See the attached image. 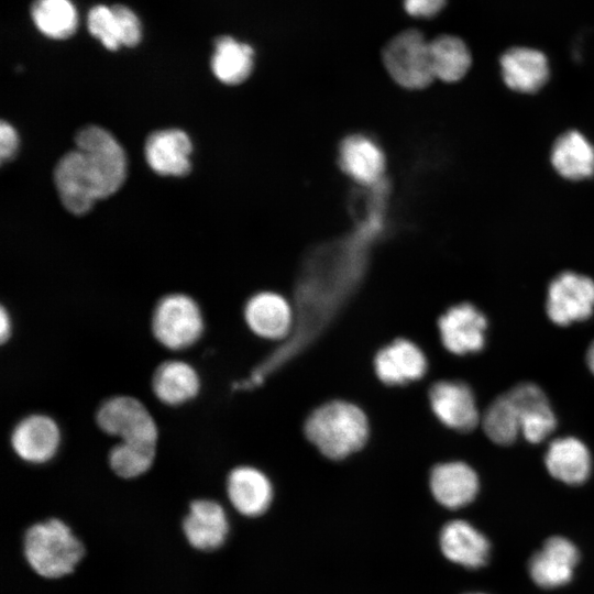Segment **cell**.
<instances>
[{
	"mask_svg": "<svg viewBox=\"0 0 594 594\" xmlns=\"http://www.w3.org/2000/svg\"><path fill=\"white\" fill-rule=\"evenodd\" d=\"M339 163L344 173L362 185H377L385 170V156L369 136L350 135L340 146Z\"/></svg>",
	"mask_w": 594,
	"mask_h": 594,
	"instance_id": "cell-22",
	"label": "cell"
},
{
	"mask_svg": "<svg viewBox=\"0 0 594 594\" xmlns=\"http://www.w3.org/2000/svg\"><path fill=\"white\" fill-rule=\"evenodd\" d=\"M248 328L265 340H282L288 336L294 323L289 301L274 292H260L249 298L243 309Z\"/></svg>",
	"mask_w": 594,
	"mask_h": 594,
	"instance_id": "cell-11",
	"label": "cell"
},
{
	"mask_svg": "<svg viewBox=\"0 0 594 594\" xmlns=\"http://www.w3.org/2000/svg\"><path fill=\"white\" fill-rule=\"evenodd\" d=\"M383 62L392 78L408 89H421L435 79L429 42L418 30L394 36L383 51Z\"/></svg>",
	"mask_w": 594,
	"mask_h": 594,
	"instance_id": "cell-6",
	"label": "cell"
},
{
	"mask_svg": "<svg viewBox=\"0 0 594 594\" xmlns=\"http://www.w3.org/2000/svg\"><path fill=\"white\" fill-rule=\"evenodd\" d=\"M443 346L453 354L479 352L485 343L487 320L472 304L450 307L438 321Z\"/></svg>",
	"mask_w": 594,
	"mask_h": 594,
	"instance_id": "cell-9",
	"label": "cell"
},
{
	"mask_svg": "<svg viewBox=\"0 0 594 594\" xmlns=\"http://www.w3.org/2000/svg\"><path fill=\"white\" fill-rule=\"evenodd\" d=\"M193 151L188 135L178 129L151 133L144 153L148 166L163 176H185L190 170Z\"/></svg>",
	"mask_w": 594,
	"mask_h": 594,
	"instance_id": "cell-17",
	"label": "cell"
},
{
	"mask_svg": "<svg viewBox=\"0 0 594 594\" xmlns=\"http://www.w3.org/2000/svg\"><path fill=\"white\" fill-rule=\"evenodd\" d=\"M23 552L35 573L46 579H58L74 571L85 548L64 521L51 518L26 530Z\"/></svg>",
	"mask_w": 594,
	"mask_h": 594,
	"instance_id": "cell-3",
	"label": "cell"
},
{
	"mask_svg": "<svg viewBox=\"0 0 594 594\" xmlns=\"http://www.w3.org/2000/svg\"><path fill=\"white\" fill-rule=\"evenodd\" d=\"M586 362L588 365V369L594 374V341L590 345L587 353H586Z\"/></svg>",
	"mask_w": 594,
	"mask_h": 594,
	"instance_id": "cell-35",
	"label": "cell"
},
{
	"mask_svg": "<svg viewBox=\"0 0 594 594\" xmlns=\"http://www.w3.org/2000/svg\"><path fill=\"white\" fill-rule=\"evenodd\" d=\"M444 4L446 0H404L406 12L416 18H432Z\"/></svg>",
	"mask_w": 594,
	"mask_h": 594,
	"instance_id": "cell-32",
	"label": "cell"
},
{
	"mask_svg": "<svg viewBox=\"0 0 594 594\" xmlns=\"http://www.w3.org/2000/svg\"><path fill=\"white\" fill-rule=\"evenodd\" d=\"M546 309L559 326L590 318L594 309V280L573 272L561 273L548 287Z\"/></svg>",
	"mask_w": 594,
	"mask_h": 594,
	"instance_id": "cell-7",
	"label": "cell"
},
{
	"mask_svg": "<svg viewBox=\"0 0 594 594\" xmlns=\"http://www.w3.org/2000/svg\"><path fill=\"white\" fill-rule=\"evenodd\" d=\"M373 364L378 380L389 386L418 381L427 371V360L421 349L403 338L378 350Z\"/></svg>",
	"mask_w": 594,
	"mask_h": 594,
	"instance_id": "cell-13",
	"label": "cell"
},
{
	"mask_svg": "<svg viewBox=\"0 0 594 594\" xmlns=\"http://www.w3.org/2000/svg\"><path fill=\"white\" fill-rule=\"evenodd\" d=\"M483 429L486 436L497 444H512L520 432L517 411L507 396L496 397L485 410Z\"/></svg>",
	"mask_w": 594,
	"mask_h": 594,
	"instance_id": "cell-29",
	"label": "cell"
},
{
	"mask_svg": "<svg viewBox=\"0 0 594 594\" xmlns=\"http://www.w3.org/2000/svg\"><path fill=\"white\" fill-rule=\"evenodd\" d=\"M506 394L517 411L520 432L527 441L539 443L554 430V414L538 385L520 383Z\"/></svg>",
	"mask_w": 594,
	"mask_h": 594,
	"instance_id": "cell-14",
	"label": "cell"
},
{
	"mask_svg": "<svg viewBox=\"0 0 594 594\" xmlns=\"http://www.w3.org/2000/svg\"><path fill=\"white\" fill-rule=\"evenodd\" d=\"M470 594H483V593H470Z\"/></svg>",
	"mask_w": 594,
	"mask_h": 594,
	"instance_id": "cell-36",
	"label": "cell"
},
{
	"mask_svg": "<svg viewBox=\"0 0 594 594\" xmlns=\"http://www.w3.org/2000/svg\"><path fill=\"white\" fill-rule=\"evenodd\" d=\"M440 548L448 560L472 569L486 564L491 549L483 534L459 519L447 522L441 529Z\"/></svg>",
	"mask_w": 594,
	"mask_h": 594,
	"instance_id": "cell-21",
	"label": "cell"
},
{
	"mask_svg": "<svg viewBox=\"0 0 594 594\" xmlns=\"http://www.w3.org/2000/svg\"><path fill=\"white\" fill-rule=\"evenodd\" d=\"M435 416L446 427L457 431L473 430L480 419L471 388L458 381H439L429 391Z\"/></svg>",
	"mask_w": 594,
	"mask_h": 594,
	"instance_id": "cell-10",
	"label": "cell"
},
{
	"mask_svg": "<svg viewBox=\"0 0 594 594\" xmlns=\"http://www.w3.org/2000/svg\"><path fill=\"white\" fill-rule=\"evenodd\" d=\"M62 444V430L57 421L42 413L21 418L10 433L13 453L30 464H44L55 458Z\"/></svg>",
	"mask_w": 594,
	"mask_h": 594,
	"instance_id": "cell-8",
	"label": "cell"
},
{
	"mask_svg": "<svg viewBox=\"0 0 594 594\" xmlns=\"http://www.w3.org/2000/svg\"><path fill=\"white\" fill-rule=\"evenodd\" d=\"M227 494L231 505L243 516L262 515L273 499V485L264 472L255 466L239 465L227 479Z\"/></svg>",
	"mask_w": 594,
	"mask_h": 594,
	"instance_id": "cell-16",
	"label": "cell"
},
{
	"mask_svg": "<svg viewBox=\"0 0 594 594\" xmlns=\"http://www.w3.org/2000/svg\"><path fill=\"white\" fill-rule=\"evenodd\" d=\"M75 145L70 158L88 194L95 201L114 194L127 174L125 154L116 138L103 128L88 125L77 133Z\"/></svg>",
	"mask_w": 594,
	"mask_h": 594,
	"instance_id": "cell-1",
	"label": "cell"
},
{
	"mask_svg": "<svg viewBox=\"0 0 594 594\" xmlns=\"http://www.w3.org/2000/svg\"><path fill=\"white\" fill-rule=\"evenodd\" d=\"M183 531L193 548L216 550L223 544L229 532L226 510L216 501L195 499L183 520Z\"/></svg>",
	"mask_w": 594,
	"mask_h": 594,
	"instance_id": "cell-15",
	"label": "cell"
},
{
	"mask_svg": "<svg viewBox=\"0 0 594 594\" xmlns=\"http://www.w3.org/2000/svg\"><path fill=\"white\" fill-rule=\"evenodd\" d=\"M504 82L517 92L532 94L544 86L549 78L546 55L530 47H513L501 57Z\"/></svg>",
	"mask_w": 594,
	"mask_h": 594,
	"instance_id": "cell-20",
	"label": "cell"
},
{
	"mask_svg": "<svg viewBox=\"0 0 594 594\" xmlns=\"http://www.w3.org/2000/svg\"><path fill=\"white\" fill-rule=\"evenodd\" d=\"M430 491L436 501L451 509L471 503L479 491V479L474 470L464 462L439 463L431 470Z\"/></svg>",
	"mask_w": 594,
	"mask_h": 594,
	"instance_id": "cell-19",
	"label": "cell"
},
{
	"mask_svg": "<svg viewBox=\"0 0 594 594\" xmlns=\"http://www.w3.org/2000/svg\"><path fill=\"white\" fill-rule=\"evenodd\" d=\"M154 339L165 349L182 351L196 344L205 331V318L198 302L187 294L163 296L151 316Z\"/></svg>",
	"mask_w": 594,
	"mask_h": 594,
	"instance_id": "cell-4",
	"label": "cell"
},
{
	"mask_svg": "<svg viewBox=\"0 0 594 594\" xmlns=\"http://www.w3.org/2000/svg\"><path fill=\"white\" fill-rule=\"evenodd\" d=\"M435 78L454 82L463 78L471 67L472 58L465 43L453 35H440L429 42Z\"/></svg>",
	"mask_w": 594,
	"mask_h": 594,
	"instance_id": "cell-26",
	"label": "cell"
},
{
	"mask_svg": "<svg viewBox=\"0 0 594 594\" xmlns=\"http://www.w3.org/2000/svg\"><path fill=\"white\" fill-rule=\"evenodd\" d=\"M551 163L563 178H588L594 174V146L580 132L569 131L554 142Z\"/></svg>",
	"mask_w": 594,
	"mask_h": 594,
	"instance_id": "cell-24",
	"label": "cell"
},
{
	"mask_svg": "<svg viewBox=\"0 0 594 594\" xmlns=\"http://www.w3.org/2000/svg\"><path fill=\"white\" fill-rule=\"evenodd\" d=\"M19 147V136L14 128L2 121L0 125V156L1 161L10 160Z\"/></svg>",
	"mask_w": 594,
	"mask_h": 594,
	"instance_id": "cell-33",
	"label": "cell"
},
{
	"mask_svg": "<svg viewBox=\"0 0 594 594\" xmlns=\"http://www.w3.org/2000/svg\"><path fill=\"white\" fill-rule=\"evenodd\" d=\"M151 387L160 403L177 407L197 397L201 389V378L190 363L166 360L153 372Z\"/></svg>",
	"mask_w": 594,
	"mask_h": 594,
	"instance_id": "cell-18",
	"label": "cell"
},
{
	"mask_svg": "<svg viewBox=\"0 0 594 594\" xmlns=\"http://www.w3.org/2000/svg\"><path fill=\"white\" fill-rule=\"evenodd\" d=\"M12 333V318L4 306L0 309V340L6 343L10 340Z\"/></svg>",
	"mask_w": 594,
	"mask_h": 594,
	"instance_id": "cell-34",
	"label": "cell"
},
{
	"mask_svg": "<svg viewBox=\"0 0 594 594\" xmlns=\"http://www.w3.org/2000/svg\"><path fill=\"white\" fill-rule=\"evenodd\" d=\"M31 15L37 30L45 36L65 40L77 29V11L70 0H34Z\"/></svg>",
	"mask_w": 594,
	"mask_h": 594,
	"instance_id": "cell-27",
	"label": "cell"
},
{
	"mask_svg": "<svg viewBox=\"0 0 594 594\" xmlns=\"http://www.w3.org/2000/svg\"><path fill=\"white\" fill-rule=\"evenodd\" d=\"M253 48L231 36H220L211 57L213 75L223 84L243 82L253 69Z\"/></svg>",
	"mask_w": 594,
	"mask_h": 594,
	"instance_id": "cell-25",
	"label": "cell"
},
{
	"mask_svg": "<svg viewBox=\"0 0 594 594\" xmlns=\"http://www.w3.org/2000/svg\"><path fill=\"white\" fill-rule=\"evenodd\" d=\"M99 429L123 442L157 444L158 427L147 409L138 398L116 395L105 399L96 411Z\"/></svg>",
	"mask_w": 594,
	"mask_h": 594,
	"instance_id": "cell-5",
	"label": "cell"
},
{
	"mask_svg": "<svg viewBox=\"0 0 594 594\" xmlns=\"http://www.w3.org/2000/svg\"><path fill=\"white\" fill-rule=\"evenodd\" d=\"M544 462L554 479L570 485L582 484L591 473L590 451L574 437L553 440L548 447Z\"/></svg>",
	"mask_w": 594,
	"mask_h": 594,
	"instance_id": "cell-23",
	"label": "cell"
},
{
	"mask_svg": "<svg viewBox=\"0 0 594 594\" xmlns=\"http://www.w3.org/2000/svg\"><path fill=\"white\" fill-rule=\"evenodd\" d=\"M88 29L110 51L121 46L118 22L111 7L97 4L88 13Z\"/></svg>",
	"mask_w": 594,
	"mask_h": 594,
	"instance_id": "cell-30",
	"label": "cell"
},
{
	"mask_svg": "<svg viewBox=\"0 0 594 594\" xmlns=\"http://www.w3.org/2000/svg\"><path fill=\"white\" fill-rule=\"evenodd\" d=\"M579 558L578 548L572 541L553 536L530 558L529 574L541 587H558L571 581Z\"/></svg>",
	"mask_w": 594,
	"mask_h": 594,
	"instance_id": "cell-12",
	"label": "cell"
},
{
	"mask_svg": "<svg viewBox=\"0 0 594 594\" xmlns=\"http://www.w3.org/2000/svg\"><path fill=\"white\" fill-rule=\"evenodd\" d=\"M111 8L118 22L121 45L127 47L138 45L142 37V26L138 15L123 4H113Z\"/></svg>",
	"mask_w": 594,
	"mask_h": 594,
	"instance_id": "cell-31",
	"label": "cell"
},
{
	"mask_svg": "<svg viewBox=\"0 0 594 594\" xmlns=\"http://www.w3.org/2000/svg\"><path fill=\"white\" fill-rule=\"evenodd\" d=\"M156 451L154 443L119 441L109 450L108 463L119 477L135 479L152 468Z\"/></svg>",
	"mask_w": 594,
	"mask_h": 594,
	"instance_id": "cell-28",
	"label": "cell"
},
{
	"mask_svg": "<svg viewBox=\"0 0 594 594\" xmlns=\"http://www.w3.org/2000/svg\"><path fill=\"white\" fill-rule=\"evenodd\" d=\"M304 430L309 442L323 457L342 460L366 444L370 424L358 405L336 399L317 407L306 419Z\"/></svg>",
	"mask_w": 594,
	"mask_h": 594,
	"instance_id": "cell-2",
	"label": "cell"
}]
</instances>
